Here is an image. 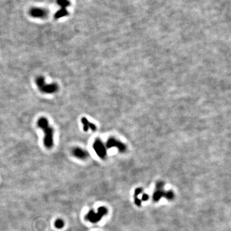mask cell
Segmentation results:
<instances>
[{
  "mask_svg": "<svg viewBox=\"0 0 231 231\" xmlns=\"http://www.w3.org/2000/svg\"><path fill=\"white\" fill-rule=\"evenodd\" d=\"M57 3L60 8V10L55 14V18L60 19L67 16L69 15L67 8L70 6V2L68 0H57Z\"/></svg>",
  "mask_w": 231,
  "mask_h": 231,
  "instance_id": "obj_4",
  "label": "cell"
},
{
  "mask_svg": "<svg viewBox=\"0 0 231 231\" xmlns=\"http://www.w3.org/2000/svg\"><path fill=\"white\" fill-rule=\"evenodd\" d=\"M30 15L36 18H43L47 16L48 12L46 10L41 8H33L29 11Z\"/></svg>",
  "mask_w": 231,
  "mask_h": 231,
  "instance_id": "obj_6",
  "label": "cell"
},
{
  "mask_svg": "<svg viewBox=\"0 0 231 231\" xmlns=\"http://www.w3.org/2000/svg\"><path fill=\"white\" fill-rule=\"evenodd\" d=\"M38 126L44 131L45 137L43 143L45 147L48 149L52 147L54 144V130L50 126L48 120L45 117H41L38 119L37 123Z\"/></svg>",
  "mask_w": 231,
  "mask_h": 231,
  "instance_id": "obj_1",
  "label": "cell"
},
{
  "mask_svg": "<svg viewBox=\"0 0 231 231\" xmlns=\"http://www.w3.org/2000/svg\"><path fill=\"white\" fill-rule=\"evenodd\" d=\"M107 213V210L103 206H101L97 209V211L90 210L87 213L85 218L92 223H96L100 221L103 217Z\"/></svg>",
  "mask_w": 231,
  "mask_h": 231,
  "instance_id": "obj_3",
  "label": "cell"
},
{
  "mask_svg": "<svg viewBox=\"0 0 231 231\" xmlns=\"http://www.w3.org/2000/svg\"><path fill=\"white\" fill-rule=\"evenodd\" d=\"M81 123L83 126L84 131H88L89 130H91L92 131H95L96 130V125L89 122L87 119L83 117L81 119Z\"/></svg>",
  "mask_w": 231,
  "mask_h": 231,
  "instance_id": "obj_9",
  "label": "cell"
},
{
  "mask_svg": "<svg viewBox=\"0 0 231 231\" xmlns=\"http://www.w3.org/2000/svg\"><path fill=\"white\" fill-rule=\"evenodd\" d=\"M72 154L74 156L79 159L84 160L88 156V153L86 150L79 147H76L72 150Z\"/></svg>",
  "mask_w": 231,
  "mask_h": 231,
  "instance_id": "obj_7",
  "label": "cell"
},
{
  "mask_svg": "<svg viewBox=\"0 0 231 231\" xmlns=\"http://www.w3.org/2000/svg\"><path fill=\"white\" fill-rule=\"evenodd\" d=\"M36 84L39 90L45 94H53L57 92L58 87L56 83H46L43 77H39L36 79Z\"/></svg>",
  "mask_w": 231,
  "mask_h": 231,
  "instance_id": "obj_2",
  "label": "cell"
},
{
  "mask_svg": "<svg viewBox=\"0 0 231 231\" xmlns=\"http://www.w3.org/2000/svg\"><path fill=\"white\" fill-rule=\"evenodd\" d=\"M64 223L61 219H57L55 223V226L57 228H62L64 226Z\"/></svg>",
  "mask_w": 231,
  "mask_h": 231,
  "instance_id": "obj_10",
  "label": "cell"
},
{
  "mask_svg": "<svg viewBox=\"0 0 231 231\" xmlns=\"http://www.w3.org/2000/svg\"><path fill=\"white\" fill-rule=\"evenodd\" d=\"M106 147L111 148L112 147H117L119 150L123 151L125 149V147L120 142L116 140L114 138H110L106 142Z\"/></svg>",
  "mask_w": 231,
  "mask_h": 231,
  "instance_id": "obj_8",
  "label": "cell"
},
{
  "mask_svg": "<svg viewBox=\"0 0 231 231\" xmlns=\"http://www.w3.org/2000/svg\"><path fill=\"white\" fill-rule=\"evenodd\" d=\"M93 148L96 154L102 159H104L106 155V150L104 144L101 140L99 139H96L94 142Z\"/></svg>",
  "mask_w": 231,
  "mask_h": 231,
  "instance_id": "obj_5",
  "label": "cell"
}]
</instances>
